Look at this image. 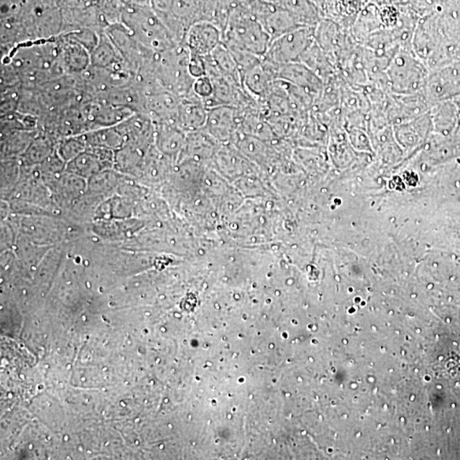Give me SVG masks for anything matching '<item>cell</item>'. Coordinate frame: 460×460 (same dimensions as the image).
Masks as SVG:
<instances>
[{
	"label": "cell",
	"mask_w": 460,
	"mask_h": 460,
	"mask_svg": "<svg viewBox=\"0 0 460 460\" xmlns=\"http://www.w3.org/2000/svg\"><path fill=\"white\" fill-rule=\"evenodd\" d=\"M91 66L96 69H130L106 33H100L98 43L91 53Z\"/></svg>",
	"instance_id": "cell-12"
},
{
	"label": "cell",
	"mask_w": 460,
	"mask_h": 460,
	"mask_svg": "<svg viewBox=\"0 0 460 460\" xmlns=\"http://www.w3.org/2000/svg\"><path fill=\"white\" fill-rule=\"evenodd\" d=\"M187 143L186 132L175 124H155V148L169 159L181 157Z\"/></svg>",
	"instance_id": "cell-11"
},
{
	"label": "cell",
	"mask_w": 460,
	"mask_h": 460,
	"mask_svg": "<svg viewBox=\"0 0 460 460\" xmlns=\"http://www.w3.org/2000/svg\"><path fill=\"white\" fill-rule=\"evenodd\" d=\"M193 90L200 98L202 99L203 102L209 99L213 92V83H211L210 78L206 76L199 78L195 80Z\"/></svg>",
	"instance_id": "cell-19"
},
{
	"label": "cell",
	"mask_w": 460,
	"mask_h": 460,
	"mask_svg": "<svg viewBox=\"0 0 460 460\" xmlns=\"http://www.w3.org/2000/svg\"><path fill=\"white\" fill-rule=\"evenodd\" d=\"M124 25L137 42L154 53H164L179 46L154 11H133L125 17Z\"/></svg>",
	"instance_id": "cell-2"
},
{
	"label": "cell",
	"mask_w": 460,
	"mask_h": 460,
	"mask_svg": "<svg viewBox=\"0 0 460 460\" xmlns=\"http://www.w3.org/2000/svg\"><path fill=\"white\" fill-rule=\"evenodd\" d=\"M277 79L297 85L315 99L320 98L324 91V82L312 70L302 62H296L280 66Z\"/></svg>",
	"instance_id": "cell-9"
},
{
	"label": "cell",
	"mask_w": 460,
	"mask_h": 460,
	"mask_svg": "<svg viewBox=\"0 0 460 460\" xmlns=\"http://www.w3.org/2000/svg\"><path fill=\"white\" fill-rule=\"evenodd\" d=\"M53 153L54 148L50 139L44 136H35L21 154V162L28 166L42 164Z\"/></svg>",
	"instance_id": "cell-15"
},
{
	"label": "cell",
	"mask_w": 460,
	"mask_h": 460,
	"mask_svg": "<svg viewBox=\"0 0 460 460\" xmlns=\"http://www.w3.org/2000/svg\"><path fill=\"white\" fill-rule=\"evenodd\" d=\"M388 76L395 91L400 94H414L423 87V64L403 51L391 63Z\"/></svg>",
	"instance_id": "cell-4"
},
{
	"label": "cell",
	"mask_w": 460,
	"mask_h": 460,
	"mask_svg": "<svg viewBox=\"0 0 460 460\" xmlns=\"http://www.w3.org/2000/svg\"><path fill=\"white\" fill-rule=\"evenodd\" d=\"M209 109L194 91L180 98L177 125L184 132L192 133L205 127Z\"/></svg>",
	"instance_id": "cell-10"
},
{
	"label": "cell",
	"mask_w": 460,
	"mask_h": 460,
	"mask_svg": "<svg viewBox=\"0 0 460 460\" xmlns=\"http://www.w3.org/2000/svg\"><path fill=\"white\" fill-rule=\"evenodd\" d=\"M63 71L70 76H81L91 67V53L69 33H63L57 38Z\"/></svg>",
	"instance_id": "cell-7"
},
{
	"label": "cell",
	"mask_w": 460,
	"mask_h": 460,
	"mask_svg": "<svg viewBox=\"0 0 460 460\" xmlns=\"http://www.w3.org/2000/svg\"><path fill=\"white\" fill-rule=\"evenodd\" d=\"M222 42L236 43L263 57L272 39L247 7L237 6L229 14Z\"/></svg>",
	"instance_id": "cell-1"
},
{
	"label": "cell",
	"mask_w": 460,
	"mask_h": 460,
	"mask_svg": "<svg viewBox=\"0 0 460 460\" xmlns=\"http://www.w3.org/2000/svg\"><path fill=\"white\" fill-rule=\"evenodd\" d=\"M180 98L168 91L161 90L146 95L143 114L154 124H175Z\"/></svg>",
	"instance_id": "cell-8"
},
{
	"label": "cell",
	"mask_w": 460,
	"mask_h": 460,
	"mask_svg": "<svg viewBox=\"0 0 460 460\" xmlns=\"http://www.w3.org/2000/svg\"><path fill=\"white\" fill-rule=\"evenodd\" d=\"M222 42V32L216 24L207 21L195 22L189 28L184 44L189 53L207 57Z\"/></svg>",
	"instance_id": "cell-6"
},
{
	"label": "cell",
	"mask_w": 460,
	"mask_h": 460,
	"mask_svg": "<svg viewBox=\"0 0 460 460\" xmlns=\"http://www.w3.org/2000/svg\"><path fill=\"white\" fill-rule=\"evenodd\" d=\"M89 147L109 148L114 151L125 145V137L118 125L103 127L83 133Z\"/></svg>",
	"instance_id": "cell-13"
},
{
	"label": "cell",
	"mask_w": 460,
	"mask_h": 460,
	"mask_svg": "<svg viewBox=\"0 0 460 460\" xmlns=\"http://www.w3.org/2000/svg\"><path fill=\"white\" fill-rule=\"evenodd\" d=\"M3 134L5 139H2V154L9 157L24 154L35 137L32 135V131H11Z\"/></svg>",
	"instance_id": "cell-16"
},
{
	"label": "cell",
	"mask_w": 460,
	"mask_h": 460,
	"mask_svg": "<svg viewBox=\"0 0 460 460\" xmlns=\"http://www.w3.org/2000/svg\"><path fill=\"white\" fill-rule=\"evenodd\" d=\"M315 42V33L310 28H297L273 39L263 60L277 67L299 62Z\"/></svg>",
	"instance_id": "cell-3"
},
{
	"label": "cell",
	"mask_w": 460,
	"mask_h": 460,
	"mask_svg": "<svg viewBox=\"0 0 460 460\" xmlns=\"http://www.w3.org/2000/svg\"><path fill=\"white\" fill-rule=\"evenodd\" d=\"M242 110L233 106H218L209 109L204 129L220 143H233L240 132Z\"/></svg>",
	"instance_id": "cell-5"
},
{
	"label": "cell",
	"mask_w": 460,
	"mask_h": 460,
	"mask_svg": "<svg viewBox=\"0 0 460 460\" xmlns=\"http://www.w3.org/2000/svg\"><path fill=\"white\" fill-rule=\"evenodd\" d=\"M89 145L82 134L69 136L62 140L57 147V153L63 161L69 163L87 150Z\"/></svg>",
	"instance_id": "cell-18"
},
{
	"label": "cell",
	"mask_w": 460,
	"mask_h": 460,
	"mask_svg": "<svg viewBox=\"0 0 460 460\" xmlns=\"http://www.w3.org/2000/svg\"><path fill=\"white\" fill-rule=\"evenodd\" d=\"M210 57L222 76L242 85V78H241L238 66L224 43L222 42L213 51Z\"/></svg>",
	"instance_id": "cell-14"
},
{
	"label": "cell",
	"mask_w": 460,
	"mask_h": 460,
	"mask_svg": "<svg viewBox=\"0 0 460 460\" xmlns=\"http://www.w3.org/2000/svg\"><path fill=\"white\" fill-rule=\"evenodd\" d=\"M222 43L228 48L233 58L235 59L241 74L254 68V67L260 64L263 62V57L251 53V51L239 46V44L229 42H222Z\"/></svg>",
	"instance_id": "cell-17"
}]
</instances>
